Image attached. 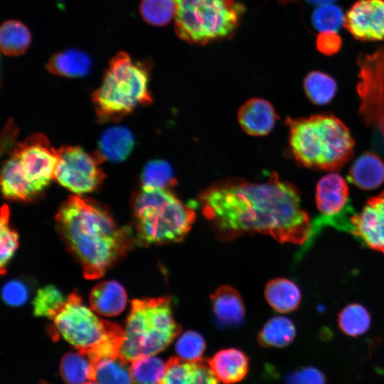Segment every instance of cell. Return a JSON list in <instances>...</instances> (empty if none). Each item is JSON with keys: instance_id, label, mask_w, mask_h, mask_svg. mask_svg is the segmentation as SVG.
<instances>
[{"instance_id": "cell-5", "label": "cell", "mask_w": 384, "mask_h": 384, "mask_svg": "<svg viewBox=\"0 0 384 384\" xmlns=\"http://www.w3.org/2000/svg\"><path fill=\"white\" fill-rule=\"evenodd\" d=\"M135 242L139 245L181 241L196 219L193 208L169 189L144 190L134 202Z\"/></svg>"}, {"instance_id": "cell-4", "label": "cell", "mask_w": 384, "mask_h": 384, "mask_svg": "<svg viewBox=\"0 0 384 384\" xmlns=\"http://www.w3.org/2000/svg\"><path fill=\"white\" fill-rule=\"evenodd\" d=\"M149 69L129 55L118 52L110 61L99 88L92 94L97 118L118 121L152 99L149 89Z\"/></svg>"}, {"instance_id": "cell-20", "label": "cell", "mask_w": 384, "mask_h": 384, "mask_svg": "<svg viewBox=\"0 0 384 384\" xmlns=\"http://www.w3.org/2000/svg\"><path fill=\"white\" fill-rule=\"evenodd\" d=\"M348 179L361 189H375L384 183V161L376 154L366 152L354 161Z\"/></svg>"}, {"instance_id": "cell-39", "label": "cell", "mask_w": 384, "mask_h": 384, "mask_svg": "<svg viewBox=\"0 0 384 384\" xmlns=\"http://www.w3.org/2000/svg\"><path fill=\"white\" fill-rule=\"evenodd\" d=\"M341 38L336 32H320L316 41L318 50L326 55L336 53L341 48Z\"/></svg>"}, {"instance_id": "cell-41", "label": "cell", "mask_w": 384, "mask_h": 384, "mask_svg": "<svg viewBox=\"0 0 384 384\" xmlns=\"http://www.w3.org/2000/svg\"><path fill=\"white\" fill-rule=\"evenodd\" d=\"M280 4H286L287 3H289V2H292V1H294L295 0H277Z\"/></svg>"}, {"instance_id": "cell-15", "label": "cell", "mask_w": 384, "mask_h": 384, "mask_svg": "<svg viewBox=\"0 0 384 384\" xmlns=\"http://www.w3.org/2000/svg\"><path fill=\"white\" fill-rule=\"evenodd\" d=\"M273 106L262 98H252L239 109L238 119L241 128L249 135L262 137L268 134L277 120Z\"/></svg>"}, {"instance_id": "cell-27", "label": "cell", "mask_w": 384, "mask_h": 384, "mask_svg": "<svg viewBox=\"0 0 384 384\" xmlns=\"http://www.w3.org/2000/svg\"><path fill=\"white\" fill-rule=\"evenodd\" d=\"M295 336L296 328L290 319L275 316L267 321L257 339L263 346L282 348L289 345Z\"/></svg>"}, {"instance_id": "cell-7", "label": "cell", "mask_w": 384, "mask_h": 384, "mask_svg": "<svg viewBox=\"0 0 384 384\" xmlns=\"http://www.w3.org/2000/svg\"><path fill=\"white\" fill-rule=\"evenodd\" d=\"M53 321L56 332L86 353L94 367L99 359L121 353L124 331L117 324L98 317L75 293L68 296Z\"/></svg>"}, {"instance_id": "cell-17", "label": "cell", "mask_w": 384, "mask_h": 384, "mask_svg": "<svg viewBox=\"0 0 384 384\" xmlns=\"http://www.w3.org/2000/svg\"><path fill=\"white\" fill-rule=\"evenodd\" d=\"M208 364L218 380L225 384L240 381L248 370V358L236 348L217 352L208 360Z\"/></svg>"}, {"instance_id": "cell-40", "label": "cell", "mask_w": 384, "mask_h": 384, "mask_svg": "<svg viewBox=\"0 0 384 384\" xmlns=\"http://www.w3.org/2000/svg\"><path fill=\"white\" fill-rule=\"evenodd\" d=\"M305 1L312 5L321 6V5H324V4H332L336 0H305Z\"/></svg>"}, {"instance_id": "cell-38", "label": "cell", "mask_w": 384, "mask_h": 384, "mask_svg": "<svg viewBox=\"0 0 384 384\" xmlns=\"http://www.w3.org/2000/svg\"><path fill=\"white\" fill-rule=\"evenodd\" d=\"M28 297L26 286L19 280H11L2 288V298L5 303L12 306H19L24 304Z\"/></svg>"}, {"instance_id": "cell-3", "label": "cell", "mask_w": 384, "mask_h": 384, "mask_svg": "<svg viewBox=\"0 0 384 384\" xmlns=\"http://www.w3.org/2000/svg\"><path fill=\"white\" fill-rule=\"evenodd\" d=\"M289 145L296 161L307 168L339 171L353 154L354 141L346 126L330 114L288 117Z\"/></svg>"}, {"instance_id": "cell-13", "label": "cell", "mask_w": 384, "mask_h": 384, "mask_svg": "<svg viewBox=\"0 0 384 384\" xmlns=\"http://www.w3.org/2000/svg\"><path fill=\"white\" fill-rule=\"evenodd\" d=\"M344 26L356 39H384V0H358L347 11Z\"/></svg>"}, {"instance_id": "cell-30", "label": "cell", "mask_w": 384, "mask_h": 384, "mask_svg": "<svg viewBox=\"0 0 384 384\" xmlns=\"http://www.w3.org/2000/svg\"><path fill=\"white\" fill-rule=\"evenodd\" d=\"M304 88L308 98L314 104L322 105L333 99L337 85L334 79L328 74L315 70L305 77Z\"/></svg>"}, {"instance_id": "cell-21", "label": "cell", "mask_w": 384, "mask_h": 384, "mask_svg": "<svg viewBox=\"0 0 384 384\" xmlns=\"http://www.w3.org/2000/svg\"><path fill=\"white\" fill-rule=\"evenodd\" d=\"M134 141L132 132L126 127L116 126L106 130L102 135L97 156L101 160L118 162L130 154Z\"/></svg>"}, {"instance_id": "cell-24", "label": "cell", "mask_w": 384, "mask_h": 384, "mask_svg": "<svg viewBox=\"0 0 384 384\" xmlns=\"http://www.w3.org/2000/svg\"><path fill=\"white\" fill-rule=\"evenodd\" d=\"M31 42V35L27 26L18 20L4 21L0 28V48L7 56L23 54Z\"/></svg>"}, {"instance_id": "cell-16", "label": "cell", "mask_w": 384, "mask_h": 384, "mask_svg": "<svg viewBox=\"0 0 384 384\" xmlns=\"http://www.w3.org/2000/svg\"><path fill=\"white\" fill-rule=\"evenodd\" d=\"M161 384H218V379L201 360L189 361L172 357L166 362Z\"/></svg>"}, {"instance_id": "cell-32", "label": "cell", "mask_w": 384, "mask_h": 384, "mask_svg": "<svg viewBox=\"0 0 384 384\" xmlns=\"http://www.w3.org/2000/svg\"><path fill=\"white\" fill-rule=\"evenodd\" d=\"M175 0H142L139 13L143 20L154 26H164L175 18Z\"/></svg>"}, {"instance_id": "cell-42", "label": "cell", "mask_w": 384, "mask_h": 384, "mask_svg": "<svg viewBox=\"0 0 384 384\" xmlns=\"http://www.w3.org/2000/svg\"><path fill=\"white\" fill-rule=\"evenodd\" d=\"M84 384H100L98 382H95V380H90V381H88Z\"/></svg>"}, {"instance_id": "cell-12", "label": "cell", "mask_w": 384, "mask_h": 384, "mask_svg": "<svg viewBox=\"0 0 384 384\" xmlns=\"http://www.w3.org/2000/svg\"><path fill=\"white\" fill-rule=\"evenodd\" d=\"M363 245L384 254V190L351 215L346 231Z\"/></svg>"}, {"instance_id": "cell-19", "label": "cell", "mask_w": 384, "mask_h": 384, "mask_svg": "<svg viewBox=\"0 0 384 384\" xmlns=\"http://www.w3.org/2000/svg\"><path fill=\"white\" fill-rule=\"evenodd\" d=\"M127 301L124 289L113 280L99 283L92 289L90 295L91 308L106 316L119 314L124 309Z\"/></svg>"}, {"instance_id": "cell-25", "label": "cell", "mask_w": 384, "mask_h": 384, "mask_svg": "<svg viewBox=\"0 0 384 384\" xmlns=\"http://www.w3.org/2000/svg\"><path fill=\"white\" fill-rule=\"evenodd\" d=\"M95 377L100 384H131V361L121 353L102 358L95 363Z\"/></svg>"}, {"instance_id": "cell-6", "label": "cell", "mask_w": 384, "mask_h": 384, "mask_svg": "<svg viewBox=\"0 0 384 384\" xmlns=\"http://www.w3.org/2000/svg\"><path fill=\"white\" fill-rule=\"evenodd\" d=\"M58 160L57 149L41 134L17 144L1 174V192L16 201L33 199L54 179Z\"/></svg>"}, {"instance_id": "cell-29", "label": "cell", "mask_w": 384, "mask_h": 384, "mask_svg": "<svg viewBox=\"0 0 384 384\" xmlns=\"http://www.w3.org/2000/svg\"><path fill=\"white\" fill-rule=\"evenodd\" d=\"M370 316L361 304L353 303L345 306L338 315V325L341 331L351 337L362 336L370 326Z\"/></svg>"}, {"instance_id": "cell-43", "label": "cell", "mask_w": 384, "mask_h": 384, "mask_svg": "<svg viewBox=\"0 0 384 384\" xmlns=\"http://www.w3.org/2000/svg\"><path fill=\"white\" fill-rule=\"evenodd\" d=\"M41 384H48L47 383H41Z\"/></svg>"}, {"instance_id": "cell-9", "label": "cell", "mask_w": 384, "mask_h": 384, "mask_svg": "<svg viewBox=\"0 0 384 384\" xmlns=\"http://www.w3.org/2000/svg\"><path fill=\"white\" fill-rule=\"evenodd\" d=\"M174 30L181 40L194 45L231 38L245 11L237 0H175Z\"/></svg>"}, {"instance_id": "cell-28", "label": "cell", "mask_w": 384, "mask_h": 384, "mask_svg": "<svg viewBox=\"0 0 384 384\" xmlns=\"http://www.w3.org/2000/svg\"><path fill=\"white\" fill-rule=\"evenodd\" d=\"M166 363L154 356H145L131 361V384H161Z\"/></svg>"}, {"instance_id": "cell-31", "label": "cell", "mask_w": 384, "mask_h": 384, "mask_svg": "<svg viewBox=\"0 0 384 384\" xmlns=\"http://www.w3.org/2000/svg\"><path fill=\"white\" fill-rule=\"evenodd\" d=\"M142 184L144 190L169 189L176 184L173 169L164 160H151L143 168Z\"/></svg>"}, {"instance_id": "cell-8", "label": "cell", "mask_w": 384, "mask_h": 384, "mask_svg": "<svg viewBox=\"0 0 384 384\" xmlns=\"http://www.w3.org/2000/svg\"><path fill=\"white\" fill-rule=\"evenodd\" d=\"M181 329L169 297L134 299L126 321L121 354L129 361L154 356L164 350Z\"/></svg>"}, {"instance_id": "cell-23", "label": "cell", "mask_w": 384, "mask_h": 384, "mask_svg": "<svg viewBox=\"0 0 384 384\" xmlns=\"http://www.w3.org/2000/svg\"><path fill=\"white\" fill-rule=\"evenodd\" d=\"M265 297L275 311L289 313L299 307L302 294L298 286L292 281L286 278H277L267 284Z\"/></svg>"}, {"instance_id": "cell-33", "label": "cell", "mask_w": 384, "mask_h": 384, "mask_svg": "<svg viewBox=\"0 0 384 384\" xmlns=\"http://www.w3.org/2000/svg\"><path fill=\"white\" fill-rule=\"evenodd\" d=\"M66 299L54 285L43 287L38 289L33 299L34 315L53 319L64 306Z\"/></svg>"}, {"instance_id": "cell-26", "label": "cell", "mask_w": 384, "mask_h": 384, "mask_svg": "<svg viewBox=\"0 0 384 384\" xmlns=\"http://www.w3.org/2000/svg\"><path fill=\"white\" fill-rule=\"evenodd\" d=\"M60 373L65 384H84L95 379V369L90 358L79 351L66 353L63 357Z\"/></svg>"}, {"instance_id": "cell-1", "label": "cell", "mask_w": 384, "mask_h": 384, "mask_svg": "<svg viewBox=\"0 0 384 384\" xmlns=\"http://www.w3.org/2000/svg\"><path fill=\"white\" fill-rule=\"evenodd\" d=\"M203 216L222 240L246 233L271 236L280 243L304 244L311 223L297 188L273 173L262 181L218 182L200 194Z\"/></svg>"}, {"instance_id": "cell-22", "label": "cell", "mask_w": 384, "mask_h": 384, "mask_svg": "<svg viewBox=\"0 0 384 384\" xmlns=\"http://www.w3.org/2000/svg\"><path fill=\"white\" fill-rule=\"evenodd\" d=\"M91 65V59L86 53L69 48L54 53L48 60L46 68L55 75L79 78L88 74Z\"/></svg>"}, {"instance_id": "cell-2", "label": "cell", "mask_w": 384, "mask_h": 384, "mask_svg": "<svg viewBox=\"0 0 384 384\" xmlns=\"http://www.w3.org/2000/svg\"><path fill=\"white\" fill-rule=\"evenodd\" d=\"M55 220L88 279L102 277L135 242L129 228H119L102 207L78 196L63 202Z\"/></svg>"}, {"instance_id": "cell-14", "label": "cell", "mask_w": 384, "mask_h": 384, "mask_svg": "<svg viewBox=\"0 0 384 384\" xmlns=\"http://www.w3.org/2000/svg\"><path fill=\"white\" fill-rule=\"evenodd\" d=\"M316 205L320 212L319 218L326 219L339 215L352 207L346 181L336 173L329 174L317 183Z\"/></svg>"}, {"instance_id": "cell-18", "label": "cell", "mask_w": 384, "mask_h": 384, "mask_svg": "<svg viewBox=\"0 0 384 384\" xmlns=\"http://www.w3.org/2000/svg\"><path fill=\"white\" fill-rule=\"evenodd\" d=\"M213 313L223 326L240 324L245 316V306L239 293L232 287H219L210 297Z\"/></svg>"}, {"instance_id": "cell-35", "label": "cell", "mask_w": 384, "mask_h": 384, "mask_svg": "<svg viewBox=\"0 0 384 384\" xmlns=\"http://www.w3.org/2000/svg\"><path fill=\"white\" fill-rule=\"evenodd\" d=\"M344 19L342 9L333 4L319 6L311 14L312 24L319 32H337Z\"/></svg>"}, {"instance_id": "cell-36", "label": "cell", "mask_w": 384, "mask_h": 384, "mask_svg": "<svg viewBox=\"0 0 384 384\" xmlns=\"http://www.w3.org/2000/svg\"><path fill=\"white\" fill-rule=\"evenodd\" d=\"M205 348L204 338L194 331L184 332L176 344V351L179 358L189 361L201 360Z\"/></svg>"}, {"instance_id": "cell-10", "label": "cell", "mask_w": 384, "mask_h": 384, "mask_svg": "<svg viewBox=\"0 0 384 384\" xmlns=\"http://www.w3.org/2000/svg\"><path fill=\"white\" fill-rule=\"evenodd\" d=\"M57 151L54 180L61 186L76 194L92 192L100 186L105 176L97 156L75 146H63Z\"/></svg>"}, {"instance_id": "cell-34", "label": "cell", "mask_w": 384, "mask_h": 384, "mask_svg": "<svg viewBox=\"0 0 384 384\" xmlns=\"http://www.w3.org/2000/svg\"><path fill=\"white\" fill-rule=\"evenodd\" d=\"M17 233L9 224V209L4 205L1 209L0 218V267L1 273L4 274L6 267L14 255L18 245Z\"/></svg>"}, {"instance_id": "cell-11", "label": "cell", "mask_w": 384, "mask_h": 384, "mask_svg": "<svg viewBox=\"0 0 384 384\" xmlns=\"http://www.w3.org/2000/svg\"><path fill=\"white\" fill-rule=\"evenodd\" d=\"M360 114L384 134V46L359 58Z\"/></svg>"}, {"instance_id": "cell-37", "label": "cell", "mask_w": 384, "mask_h": 384, "mask_svg": "<svg viewBox=\"0 0 384 384\" xmlns=\"http://www.w3.org/2000/svg\"><path fill=\"white\" fill-rule=\"evenodd\" d=\"M286 384H327L324 373L315 366L301 367L290 372L286 377Z\"/></svg>"}]
</instances>
